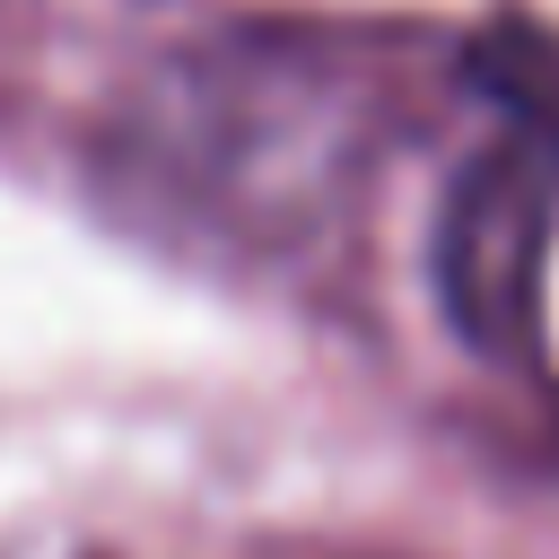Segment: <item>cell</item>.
Here are the masks:
<instances>
[{
    "label": "cell",
    "mask_w": 559,
    "mask_h": 559,
    "mask_svg": "<svg viewBox=\"0 0 559 559\" xmlns=\"http://www.w3.org/2000/svg\"><path fill=\"white\" fill-rule=\"evenodd\" d=\"M542 245H550V166L533 148H489L454 183L445 227H437V288L463 341L515 349L533 332Z\"/></svg>",
    "instance_id": "1"
}]
</instances>
